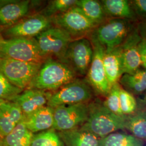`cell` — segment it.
<instances>
[{"label":"cell","mask_w":146,"mask_h":146,"mask_svg":"<svg viewBox=\"0 0 146 146\" xmlns=\"http://www.w3.org/2000/svg\"><path fill=\"white\" fill-rule=\"evenodd\" d=\"M76 74L68 65L48 58L41 65L28 88L44 91L58 90L75 80Z\"/></svg>","instance_id":"cell-2"},{"label":"cell","mask_w":146,"mask_h":146,"mask_svg":"<svg viewBox=\"0 0 146 146\" xmlns=\"http://www.w3.org/2000/svg\"><path fill=\"white\" fill-rule=\"evenodd\" d=\"M88 115V103L58 106L54 108L52 128L62 131L80 128L87 121Z\"/></svg>","instance_id":"cell-8"},{"label":"cell","mask_w":146,"mask_h":146,"mask_svg":"<svg viewBox=\"0 0 146 146\" xmlns=\"http://www.w3.org/2000/svg\"><path fill=\"white\" fill-rule=\"evenodd\" d=\"M31 146H64L58 132L53 128L34 134Z\"/></svg>","instance_id":"cell-26"},{"label":"cell","mask_w":146,"mask_h":146,"mask_svg":"<svg viewBox=\"0 0 146 146\" xmlns=\"http://www.w3.org/2000/svg\"><path fill=\"white\" fill-rule=\"evenodd\" d=\"M120 108L125 116L131 115L136 111L138 108L137 102L131 93L121 88L120 94Z\"/></svg>","instance_id":"cell-30"},{"label":"cell","mask_w":146,"mask_h":146,"mask_svg":"<svg viewBox=\"0 0 146 146\" xmlns=\"http://www.w3.org/2000/svg\"><path fill=\"white\" fill-rule=\"evenodd\" d=\"M22 92V89L11 84L0 72V102L13 101Z\"/></svg>","instance_id":"cell-29"},{"label":"cell","mask_w":146,"mask_h":146,"mask_svg":"<svg viewBox=\"0 0 146 146\" xmlns=\"http://www.w3.org/2000/svg\"><path fill=\"white\" fill-rule=\"evenodd\" d=\"M144 109H145V110H146V108H144Z\"/></svg>","instance_id":"cell-37"},{"label":"cell","mask_w":146,"mask_h":146,"mask_svg":"<svg viewBox=\"0 0 146 146\" xmlns=\"http://www.w3.org/2000/svg\"><path fill=\"white\" fill-rule=\"evenodd\" d=\"M145 141L131 134L117 131L100 138L99 141V146H145Z\"/></svg>","instance_id":"cell-23"},{"label":"cell","mask_w":146,"mask_h":146,"mask_svg":"<svg viewBox=\"0 0 146 146\" xmlns=\"http://www.w3.org/2000/svg\"><path fill=\"white\" fill-rule=\"evenodd\" d=\"M135 27L129 20L108 19L91 33L90 42L99 43L105 50L119 47Z\"/></svg>","instance_id":"cell-3"},{"label":"cell","mask_w":146,"mask_h":146,"mask_svg":"<svg viewBox=\"0 0 146 146\" xmlns=\"http://www.w3.org/2000/svg\"><path fill=\"white\" fill-rule=\"evenodd\" d=\"M103 62L106 74L111 86L118 83L123 74L120 46L104 50Z\"/></svg>","instance_id":"cell-16"},{"label":"cell","mask_w":146,"mask_h":146,"mask_svg":"<svg viewBox=\"0 0 146 146\" xmlns=\"http://www.w3.org/2000/svg\"><path fill=\"white\" fill-rule=\"evenodd\" d=\"M0 57L41 64L48 58L42 54L35 38L5 40L0 50Z\"/></svg>","instance_id":"cell-4"},{"label":"cell","mask_w":146,"mask_h":146,"mask_svg":"<svg viewBox=\"0 0 146 146\" xmlns=\"http://www.w3.org/2000/svg\"><path fill=\"white\" fill-rule=\"evenodd\" d=\"M35 38L44 56L58 58L62 62L68 46L73 41L68 32L58 27L49 28Z\"/></svg>","instance_id":"cell-6"},{"label":"cell","mask_w":146,"mask_h":146,"mask_svg":"<svg viewBox=\"0 0 146 146\" xmlns=\"http://www.w3.org/2000/svg\"><path fill=\"white\" fill-rule=\"evenodd\" d=\"M42 64L0 57V72L11 84L23 90L28 88Z\"/></svg>","instance_id":"cell-7"},{"label":"cell","mask_w":146,"mask_h":146,"mask_svg":"<svg viewBox=\"0 0 146 146\" xmlns=\"http://www.w3.org/2000/svg\"><path fill=\"white\" fill-rule=\"evenodd\" d=\"M49 18L43 15H35L27 17L10 26L6 35L12 38H35L51 27Z\"/></svg>","instance_id":"cell-12"},{"label":"cell","mask_w":146,"mask_h":146,"mask_svg":"<svg viewBox=\"0 0 146 146\" xmlns=\"http://www.w3.org/2000/svg\"><path fill=\"white\" fill-rule=\"evenodd\" d=\"M23 115L15 102H0V140L9 134L22 120Z\"/></svg>","instance_id":"cell-15"},{"label":"cell","mask_w":146,"mask_h":146,"mask_svg":"<svg viewBox=\"0 0 146 146\" xmlns=\"http://www.w3.org/2000/svg\"><path fill=\"white\" fill-rule=\"evenodd\" d=\"M121 88L119 82L113 85L109 93L106 97V100L103 102V104L107 109L116 115L125 116L120 108L119 94Z\"/></svg>","instance_id":"cell-28"},{"label":"cell","mask_w":146,"mask_h":146,"mask_svg":"<svg viewBox=\"0 0 146 146\" xmlns=\"http://www.w3.org/2000/svg\"><path fill=\"white\" fill-rule=\"evenodd\" d=\"M93 96L94 91L87 81L75 79L50 94L47 106L54 108L61 106L87 104Z\"/></svg>","instance_id":"cell-5"},{"label":"cell","mask_w":146,"mask_h":146,"mask_svg":"<svg viewBox=\"0 0 146 146\" xmlns=\"http://www.w3.org/2000/svg\"><path fill=\"white\" fill-rule=\"evenodd\" d=\"M29 1H14L0 7V25L11 26L26 15L29 8Z\"/></svg>","instance_id":"cell-18"},{"label":"cell","mask_w":146,"mask_h":146,"mask_svg":"<svg viewBox=\"0 0 146 146\" xmlns=\"http://www.w3.org/2000/svg\"><path fill=\"white\" fill-rule=\"evenodd\" d=\"M119 83L131 94H141L146 91V70L139 69L131 74H124Z\"/></svg>","instance_id":"cell-21"},{"label":"cell","mask_w":146,"mask_h":146,"mask_svg":"<svg viewBox=\"0 0 146 146\" xmlns=\"http://www.w3.org/2000/svg\"><path fill=\"white\" fill-rule=\"evenodd\" d=\"M140 104L143 105V106H146V93L145 95V96H143V99L140 100Z\"/></svg>","instance_id":"cell-34"},{"label":"cell","mask_w":146,"mask_h":146,"mask_svg":"<svg viewBox=\"0 0 146 146\" xmlns=\"http://www.w3.org/2000/svg\"><path fill=\"white\" fill-rule=\"evenodd\" d=\"M141 40V37L135 27L120 46L123 74H131L140 69L141 62L138 44Z\"/></svg>","instance_id":"cell-13"},{"label":"cell","mask_w":146,"mask_h":146,"mask_svg":"<svg viewBox=\"0 0 146 146\" xmlns=\"http://www.w3.org/2000/svg\"><path fill=\"white\" fill-rule=\"evenodd\" d=\"M125 117L116 115L104 106L99 100L89 104L87 121L80 128L94 134L99 139L119 130L125 129Z\"/></svg>","instance_id":"cell-1"},{"label":"cell","mask_w":146,"mask_h":146,"mask_svg":"<svg viewBox=\"0 0 146 146\" xmlns=\"http://www.w3.org/2000/svg\"><path fill=\"white\" fill-rule=\"evenodd\" d=\"M145 146H146V143L145 144Z\"/></svg>","instance_id":"cell-38"},{"label":"cell","mask_w":146,"mask_h":146,"mask_svg":"<svg viewBox=\"0 0 146 146\" xmlns=\"http://www.w3.org/2000/svg\"><path fill=\"white\" fill-rule=\"evenodd\" d=\"M93 56L90 41L85 38L73 40L68 46L62 62L68 65L76 74L87 75Z\"/></svg>","instance_id":"cell-9"},{"label":"cell","mask_w":146,"mask_h":146,"mask_svg":"<svg viewBox=\"0 0 146 146\" xmlns=\"http://www.w3.org/2000/svg\"><path fill=\"white\" fill-rule=\"evenodd\" d=\"M104 12L110 19H121L134 21L137 19L129 1L103 0L100 1Z\"/></svg>","instance_id":"cell-20"},{"label":"cell","mask_w":146,"mask_h":146,"mask_svg":"<svg viewBox=\"0 0 146 146\" xmlns=\"http://www.w3.org/2000/svg\"><path fill=\"white\" fill-rule=\"evenodd\" d=\"M50 95L44 90L28 88L17 95L13 102L19 105L23 117H26L46 106Z\"/></svg>","instance_id":"cell-14"},{"label":"cell","mask_w":146,"mask_h":146,"mask_svg":"<svg viewBox=\"0 0 146 146\" xmlns=\"http://www.w3.org/2000/svg\"><path fill=\"white\" fill-rule=\"evenodd\" d=\"M138 49L141 58V66L146 70V40L141 39L138 44Z\"/></svg>","instance_id":"cell-32"},{"label":"cell","mask_w":146,"mask_h":146,"mask_svg":"<svg viewBox=\"0 0 146 146\" xmlns=\"http://www.w3.org/2000/svg\"><path fill=\"white\" fill-rule=\"evenodd\" d=\"M23 122L27 128L33 134L52 128L54 125V108L46 106L26 117Z\"/></svg>","instance_id":"cell-17"},{"label":"cell","mask_w":146,"mask_h":146,"mask_svg":"<svg viewBox=\"0 0 146 146\" xmlns=\"http://www.w3.org/2000/svg\"><path fill=\"white\" fill-rule=\"evenodd\" d=\"M136 27L141 39L146 40V19L139 22Z\"/></svg>","instance_id":"cell-33"},{"label":"cell","mask_w":146,"mask_h":146,"mask_svg":"<svg viewBox=\"0 0 146 146\" xmlns=\"http://www.w3.org/2000/svg\"><path fill=\"white\" fill-rule=\"evenodd\" d=\"M58 132L64 146H99L98 137L80 128Z\"/></svg>","instance_id":"cell-19"},{"label":"cell","mask_w":146,"mask_h":146,"mask_svg":"<svg viewBox=\"0 0 146 146\" xmlns=\"http://www.w3.org/2000/svg\"><path fill=\"white\" fill-rule=\"evenodd\" d=\"M4 41H5V40L3 38V37L1 36V35L0 34V50H1V48L2 46Z\"/></svg>","instance_id":"cell-35"},{"label":"cell","mask_w":146,"mask_h":146,"mask_svg":"<svg viewBox=\"0 0 146 146\" xmlns=\"http://www.w3.org/2000/svg\"><path fill=\"white\" fill-rule=\"evenodd\" d=\"M51 22L72 36H82L92 33L98 26L75 6L62 14L50 18Z\"/></svg>","instance_id":"cell-10"},{"label":"cell","mask_w":146,"mask_h":146,"mask_svg":"<svg viewBox=\"0 0 146 146\" xmlns=\"http://www.w3.org/2000/svg\"><path fill=\"white\" fill-rule=\"evenodd\" d=\"M33 134L27 128L23 119L1 141L3 146H31Z\"/></svg>","instance_id":"cell-22"},{"label":"cell","mask_w":146,"mask_h":146,"mask_svg":"<svg viewBox=\"0 0 146 146\" xmlns=\"http://www.w3.org/2000/svg\"><path fill=\"white\" fill-rule=\"evenodd\" d=\"M131 8L136 17L142 20L146 19V0L129 1Z\"/></svg>","instance_id":"cell-31"},{"label":"cell","mask_w":146,"mask_h":146,"mask_svg":"<svg viewBox=\"0 0 146 146\" xmlns=\"http://www.w3.org/2000/svg\"><path fill=\"white\" fill-rule=\"evenodd\" d=\"M93 48V56L89 68L87 82L94 92L106 97L112 86L110 84L104 70L103 58L104 48L99 43L91 42Z\"/></svg>","instance_id":"cell-11"},{"label":"cell","mask_w":146,"mask_h":146,"mask_svg":"<svg viewBox=\"0 0 146 146\" xmlns=\"http://www.w3.org/2000/svg\"><path fill=\"white\" fill-rule=\"evenodd\" d=\"M0 146H3L2 145V142H1V141L0 140Z\"/></svg>","instance_id":"cell-36"},{"label":"cell","mask_w":146,"mask_h":146,"mask_svg":"<svg viewBox=\"0 0 146 146\" xmlns=\"http://www.w3.org/2000/svg\"><path fill=\"white\" fill-rule=\"evenodd\" d=\"M78 0H54L50 1L43 11L44 15L48 18L62 14L76 6Z\"/></svg>","instance_id":"cell-27"},{"label":"cell","mask_w":146,"mask_h":146,"mask_svg":"<svg viewBox=\"0 0 146 146\" xmlns=\"http://www.w3.org/2000/svg\"><path fill=\"white\" fill-rule=\"evenodd\" d=\"M125 129L131 134L146 142V111L137 110L131 115L126 116Z\"/></svg>","instance_id":"cell-24"},{"label":"cell","mask_w":146,"mask_h":146,"mask_svg":"<svg viewBox=\"0 0 146 146\" xmlns=\"http://www.w3.org/2000/svg\"><path fill=\"white\" fill-rule=\"evenodd\" d=\"M89 20L99 26L107 20L100 1L96 0H78L76 5Z\"/></svg>","instance_id":"cell-25"}]
</instances>
